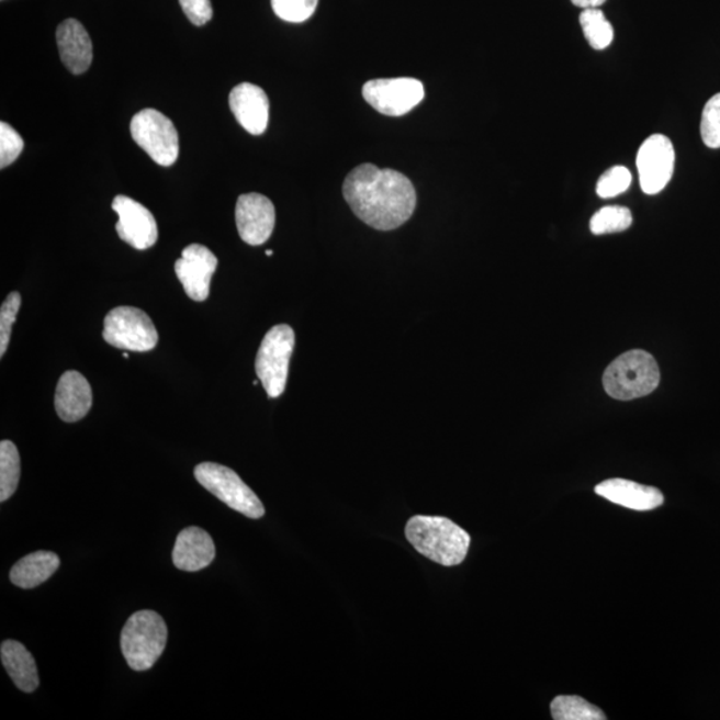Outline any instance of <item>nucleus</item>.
Wrapping results in <instances>:
<instances>
[{
	"instance_id": "f257e3e1",
	"label": "nucleus",
	"mask_w": 720,
	"mask_h": 720,
	"mask_svg": "<svg viewBox=\"0 0 720 720\" xmlns=\"http://www.w3.org/2000/svg\"><path fill=\"white\" fill-rule=\"evenodd\" d=\"M344 195L360 221L381 232L405 225L417 207L412 180L371 164L360 165L347 176Z\"/></svg>"
},
{
	"instance_id": "f03ea898",
	"label": "nucleus",
	"mask_w": 720,
	"mask_h": 720,
	"mask_svg": "<svg viewBox=\"0 0 720 720\" xmlns=\"http://www.w3.org/2000/svg\"><path fill=\"white\" fill-rule=\"evenodd\" d=\"M406 537L421 555L446 567L461 564L470 549L468 531L443 517L417 515L408 520Z\"/></svg>"
},
{
	"instance_id": "7ed1b4c3",
	"label": "nucleus",
	"mask_w": 720,
	"mask_h": 720,
	"mask_svg": "<svg viewBox=\"0 0 720 720\" xmlns=\"http://www.w3.org/2000/svg\"><path fill=\"white\" fill-rule=\"evenodd\" d=\"M661 371L651 353L632 350L608 365L604 375L606 393L614 400L632 401L653 393L660 386Z\"/></svg>"
},
{
	"instance_id": "20e7f679",
	"label": "nucleus",
	"mask_w": 720,
	"mask_h": 720,
	"mask_svg": "<svg viewBox=\"0 0 720 720\" xmlns=\"http://www.w3.org/2000/svg\"><path fill=\"white\" fill-rule=\"evenodd\" d=\"M167 626L158 612H135L124 625L121 648L134 672H147L158 662L167 644Z\"/></svg>"
},
{
	"instance_id": "39448f33",
	"label": "nucleus",
	"mask_w": 720,
	"mask_h": 720,
	"mask_svg": "<svg viewBox=\"0 0 720 720\" xmlns=\"http://www.w3.org/2000/svg\"><path fill=\"white\" fill-rule=\"evenodd\" d=\"M295 333L289 325H278L265 335L256 359V371L270 398H279L288 384Z\"/></svg>"
},
{
	"instance_id": "423d86ee",
	"label": "nucleus",
	"mask_w": 720,
	"mask_h": 720,
	"mask_svg": "<svg viewBox=\"0 0 720 720\" xmlns=\"http://www.w3.org/2000/svg\"><path fill=\"white\" fill-rule=\"evenodd\" d=\"M195 477L207 492L226 503L233 510L251 519L265 517L262 502L234 470L218 463L206 462L196 465Z\"/></svg>"
},
{
	"instance_id": "0eeeda50",
	"label": "nucleus",
	"mask_w": 720,
	"mask_h": 720,
	"mask_svg": "<svg viewBox=\"0 0 720 720\" xmlns=\"http://www.w3.org/2000/svg\"><path fill=\"white\" fill-rule=\"evenodd\" d=\"M103 339L116 349L147 352L157 347L159 335L145 312L121 306L105 315Z\"/></svg>"
},
{
	"instance_id": "6e6552de",
	"label": "nucleus",
	"mask_w": 720,
	"mask_h": 720,
	"mask_svg": "<svg viewBox=\"0 0 720 720\" xmlns=\"http://www.w3.org/2000/svg\"><path fill=\"white\" fill-rule=\"evenodd\" d=\"M132 136L159 166L170 167L179 157V136L169 117L158 110L146 109L133 117Z\"/></svg>"
},
{
	"instance_id": "1a4fd4ad",
	"label": "nucleus",
	"mask_w": 720,
	"mask_h": 720,
	"mask_svg": "<svg viewBox=\"0 0 720 720\" xmlns=\"http://www.w3.org/2000/svg\"><path fill=\"white\" fill-rule=\"evenodd\" d=\"M363 98L378 113L406 115L425 99V86L414 78L374 79L363 86Z\"/></svg>"
},
{
	"instance_id": "9d476101",
	"label": "nucleus",
	"mask_w": 720,
	"mask_h": 720,
	"mask_svg": "<svg viewBox=\"0 0 720 720\" xmlns=\"http://www.w3.org/2000/svg\"><path fill=\"white\" fill-rule=\"evenodd\" d=\"M675 151L672 140L662 134L650 136L639 148L637 167L644 194L655 195L673 178Z\"/></svg>"
},
{
	"instance_id": "9b49d317",
	"label": "nucleus",
	"mask_w": 720,
	"mask_h": 720,
	"mask_svg": "<svg viewBox=\"0 0 720 720\" xmlns=\"http://www.w3.org/2000/svg\"><path fill=\"white\" fill-rule=\"evenodd\" d=\"M113 210L120 216L115 228L123 241L140 251L157 244L158 225L150 210L126 195L115 196Z\"/></svg>"
},
{
	"instance_id": "f8f14e48",
	"label": "nucleus",
	"mask_w": 720,
	"mask_h": 720,
	"mask_svg": "<svg viewBox=\"0 0 720 720\" xmlns=\"http://www.w3.org/2000/svg\"><path fill=\"white\" fill-rule=\"evenodd\" d=\"M239 237L245 244L260 246L270 239L275 227V207L269 198L251 192L240 195L235 209Z\"/></svg>"
},
{
	"instance_id": "ddd939ff",
	"label": "nucleus",
	"mask_w": 720,
	"mask_h": 720,
	"mask_svg": "<svg viewBox=\"0 0 720 720\" xmlns=\"http://www.w3.org/2000/svg\"><path fill=\"white\" fill-rule=\"evenodd\" d=\"M218 267V258L206 246L190 245L176 262V272L185 294L195 302H204L210 295L211 278Z\"/></svg>"
},
{
	"instance_id": "4468645a",
	"label": "nucleus",
	"mask_w": 720,
	"mask_h": 720,
	"mask_svg": "<svg viewBox=\"0 0 720 720\" xmlns=\"http://www.w3.org/2000/svg\"><path fill=\"white\" fill-rule=\"evenodd\" d=\"M229 109L238 123L252 135L266 132L269 124L270 102L266 92L252 83H240L228 98Z\"/></svg>"
},
{
	"instance_id": "2eb2a0df",
	"label": "nucleus",
	"mask_w": 720,
	"mask_h": 720,
	"mask_svg": "<svg viewBox=\"0 0 720 720\" xmlns=\"http://www.w3.org/2000/svg\"><path fill=\"white\" fill-rule=\"evenodd\" d=\"M595 493L608 502L635 511L655 510L664 503L661 490L643 486V484L632 481L620 480V477L601 482L595 487Z\"/></svg>"
},
{
	"instance_id": "dca6fc26",
	"label": "nucleus",
	"mask_w": 720,
	"mask_h": 720,
	"mask_svg": "<svg viewBox=\"0 0 720 720\" xmlns=\"http://www.w3.org/2000/svg\"><path fill=\"white\" fill-rule=\"evenodd\" d=\"M92 406L90 383L78 371H66L60 376L55 393V409L67 424L83 419Z\"/></svg>"
},
{
	"instance_id": "f3484780",
	"label": "nucleus",
	"mask_w": 720,
	"mask_h": 720,
	"mask_svg": "<svg viewBox=\"0 0 720 720\" xmlns=\"http://www.w3.org/2000/svg\"><path fill=\"white\" fill-rule=\"evenodd\" d=\"M215 558V544L207 531L200 527H188L180 531L172 551L176 567L189 573L210 566Z\"/></svg>"
},
{
	"instance_id": "a211bd4d",
	"label": "nucleus",
	"mask_w": 720,
	"mask_h": 720,
	"mask_svg": "<svg viewBox=\"0 0 720 720\" xmlns=\"http://www.w3.org/2000/svg\"><path fill=\"white\" fill-rule=\"evenodd\" d=\"M60 59L67 70L80 76L92 64V42L83 24L77 20H66L57 30Z\"/></svg>"
},
{
	"instance_id": "6ab92c4d",
	"label": "nucleus",
	"mask_w": 720,
	"mask_h": 720,
	"mask_svg": "<svg viewBox=\"0 0 720 720\" xmlns=\"http://www.w3.org/2000/svg\"><path fill=\"white\" fill-rule=\"evenodd\" d=\"M0 656L5 672L14 685L23 693H34L40 687L38 668L34 656L24 645L16 641H4Z\"/></svg>"
},
{
	"instance_id": "aec40b11",
	"label": "nucleus",
	"mask_w": 720,
	"mask_h": 720,
	"mask_svg": "<svg viewBox=\"0 0 720 720\" xmlns=\"http://www.w3.org/2000/svg\"><path fill=\"white\" fill-rule=\"evenodd\" d=\"M60 560L49 551H36L14 564L10 571V580L16 587L24 589L38 587L57 573Z\"/></svg>"
},
{
	"instance_id": "412c9836",
	"label": "nucleus",
	"mask_w": 720,
	"mask_h": 720,
	"mask_svg": "<svg viewBox=\"0 0 720 720\" xmlns=\"http://www.w3.org/2000/svg\"><path fill=\"white\" fill-rule=\"evenodd\" d=\"M551 716L555 720H606L599 707L578 695H560L551 701Z\"/></svg>"
},
{
	"instance_id": "4be33fe9",
	"label": "nucleus",
	"mask_w": 720,
	"mask_h": 720,
	"mask_svg": "<svg viewBox=\"0 0 720 720\" xmlns=\"http://www.w3.org/2000/svg\"><path fill=\"white\" fill-rule=\"evenodd\" d=\"M21 480V457L11 440L0 443V502L15 494Z\"/></svg>"
},
{
	"instance_id": "5701e85b",
	"label": "nucleus",
	"mask_w": 720,
	"mask_h": 720,
	"mask_svg": "<svg viewBox=\"0 0 720 720\" xmlns=\"http://www.w3.org/2000/svg\"><path fill=\"white\" fill-rule=\"evenodd\" d=\"M580 22L589 46L595 49H605L611 45L614 29L599 9L583 10Z\"/></svg>"
},
{
	"instance_id": "b1692460",
	"label": "nucleus",
	"mask_w": 720,
	"mask_h": 720,
	"mask_svg": "<svg viewBox=\"0 0 720 720\" xmlns=\"http://www.w3.org/2000/svg\"><path fill=\"white\" fill-rule=\"evenodd\" d=\"M632 223L631 211L620 206H608L598 211L589 222V229L595 235L625 232Z\"/></svg>"
},
{
	"instance_id": "393cba45",
	"label": "nucleus",
	"mask_w": 720,
	"mask_h": 720,
	"mask_svg": "<svg viewBox=\"0 0 720 720\" xmlns=\"http://www.w3.org/2000/svg\"><path fill=\"white\" fill-rule=\"evenodd\" d=\"M319 0H271L272 10L290 23L306 22L314 15Z\"/></svg>"
},
{
	"instance_id": "a878e982",
	"label": "nucleus",
	"mask_w": 720,
	"mask_h": 720,
	"mask_svg": "<svg viewBox=\"0 0 720 720\" xmlns=\"http://www.w3.org/2000/svg\"><path fill=\"white\" fill-rule=\"evenodd\" d=\"M700 135L707 147L720 148V94L713 95L705 105Z\"/></svg>"
},
{
	"instance_id": "bb28decb",
	"label": "nucleus",
	"mask_w": 720,
	"mask_h": 720,
	"mask_svg": "<svg viewBox=\"0 0 720 720\" xmlns=\"http://www.w3.org/2000/svg\"><path fill=\"white\" fill-rule=\"evenodd\" d=\"M631 172L623 166H616L600 177L597 184V192L600 198L618 196L629 190L631 184Z\"/></svg>"
},
{
	"instance_id": "cd10ccee",
	"label": "nucleus",
	"mask_w": 720,
	"mask_h": 720,
	"mask_svg": "<svg viewBox=\"0 0 720 720\" xmlns=\"http://www.w3.org/2000/svg\"><path fill=\"white\" fill-rule=\"evenodd\" d=\"M21 304V294L11 293L5 297L2 308H0V357L2 358L9 349L12 326H14L16 315L20 313Z\"/></svg>"
},
{
	"instance_id": "c85d7f7f",
	"label": "nucleus",
	"mask_w": 720,
	"mask_h": 720,
	"mask_svg": "<svg viewBox=\"0 0 720 720\" xmlns=\"http://www.w3.org/2000/svg\"><path fill=\"white\" fill-rule=\"evenodd\" d=\"M24 148L22 136L9 123H0V169L14 164Z\"/></svg>"
},
{
	"instance_id": "c756f323",
	"label": "nucleus",
	"mask_w": 720,
	"mask_h": 720,
	"mask_svg": "<svg viewBox=\"0 0 720 720\" xmlns=\"http://www.w3.org/2000/svg\"><path fill=\"white\" fill-rule=\"evenodd\" d=\"M185 16L195 26H204L213 20V5L210 0H179Z\"/></svg>"
},
{
	"instance_id": "7c9ffc66",
	"label": "nucleus",
	"mask_w": 720,
	"mask_h": 720,
	"mask_svg": "<svg viewBox=\"0 0 720 720\" xmlns=\"http://www.w3.org/2000/svg\"><path fill=\"white\" fill-rule=\"evenodd\" d=\"M576 8H581L583 10L586 9H599L601 4H605L606 0H571Z\"/></svg>"
},
{
	"instance_id": "2f4dec72",
	"label": "nucleus",
	"mask_w": 720,
	"mask_h": 720,
	"mask_svg": "<svg viewBox=\"0 0 720 720\" xmlns=\"http://www.w3.org/2000/svg\"><path fill=\"white\" fill-rule=\"evenodd\" d=\"M266 256H267V257H271V256H272V251H271V250H267V251H266Z\"/></svg>"
}]
</instances>
